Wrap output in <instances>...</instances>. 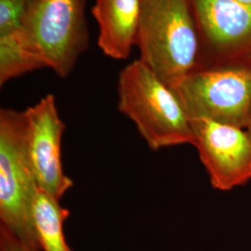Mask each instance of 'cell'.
Instances as JSON below:
<instances>
[{
	"label": "cell",
	"mask_w": 251,
	"mask_h": 251,
	"mask_svg": "<svg viewBox=\"0 0 251 251\" xmlns=\"http://www.w3.org/2000/svg\"><path fill=\"white\" fill-rule=\"evenodd\" d=\"M140 59L172 90L198 69L200 36L191 0H142Z\"/></svg>",
	"instance_id": "6da1fadb"
},
{
	"label": "cell",
	"mask_w": 251,
	"mask_h": 251,
	"mask_svg": "<svg viewBox=\"0 0 251 251\" xmlns=\"http://www.w3.org/2000/svg\"><path fill=\"white\" fill-rule=\"evenodd\" d=\"M118 110L134 123L152 150L193 144L194 131L176 92L141 60L121 70Z\"/></svg>",
	"instance_id": "7a4b0ae2"
},
{
	"label": "cell",
	"mask_w": 251,
	"mask_h": 251,
	"mask_svg": "<svg viewBox=\"0 0 251 251\" xmlns=\"http://www.w3.org/2000/svg\"><path fill=\"white\" fill-rule=\"evenodd\" d=\"M38 190L27 150L25 111L0 110V225L31 251L41 248L33 222Z\"/></svg>",
	"instance_id": "3957f363"
},
{
	"label": "cell",
	"mask_w": 251,
	"mask_h": 251,
	"mask_svg": "<svg viewBox=\"0 0 251 251\" xmlns=\"http://www.w3.org/2000/svg\"><path fill=\"white\" fill-rule=\"evenodd\" d=\"M86 0H28L22 33L44 68L68 76L90 43Z\"/></svg>",
	"instance_id": "277c9868"
},
{
	"label": "cell",
	"mask_w": 251,
	"mask_h": 251,
	"mask_svg": "<svg viewBox=\"0 0 251 251\" xmlns=\"http://www.w3.org/2000/svg\"><path fill=\"white\" fill-rule=\"evenodd\" d=\"M191 120L247 129L251 122V63L197 69L174 89Z\"/></svg>",
	"instance_id": "5b68a950"
},
{
	"label": "cell",
	"mask_w": 251,
	"mask_h": 251,
	"mask_svg": "<svg viewBox=\"0 0 251 251\" xmlns=\"http://www.w3.org/2000/svg\"><path fill=\"white\" fill-rule=\"evenodd\" d=\"M200 36L198 69L251 63V6L233 0H191Z\"/></svg>",
	"instance_id": "8992f818"
},
{
	"label": "cell",
	"mask_w": 251,
	"mask_h": 251,
	"mask_svg": "<svg viewBox=\"0 0 251 251\" xmlns=\"http://www.w3.org/2000/svg\"><path fill=\"white\" fill-rule=\"evenodd\" d=\"M193 145L213 188L230 191L251 179V137L248 130L209 120H191Z\"/></svg>",
	"instance_id": "52a82bcc"
},
{
	"label": "cell",
	"mask_w": 251,
	"mask_h": 251,
	"mask_svg": "<svg viewBox=\"0 0 251 251\" xmlns=\"http://www.w3.org/2000/svg\"><path fill=\"white\" fill-rule=\"evenodd\" d=\"M27 150L37 187L61 199L73 187L62 164V139L65 125L59 115L56 100L48 94L25 111Z\"/></svg>",
	"instance_id": "ba28073f"
},
{
	"label": "cell",
	"mask_w": 251,
	"mask_h": 251,
	"mask_svg": "<svg viewBox=\"0 0 251 251\" xmlns=\"http://www.w3.org/2000/svg\"><path fill=\"white\" fill-rule=\"evenodd\" d=\"M91 11L102 53L114 60L128 58L136 47L142 0H95Z\"/></svg>",
	"instance_id": "9c48e42d"
},
{
	"label": "cell",
	"mask_w": 251,
	"mask_h": 251,
	"mask_svg": "<svg viewBox=\"0 0 251 251\" xmlns=\"http://www.w3.org/2000/svg\"><path fill=\"white\" fill-rule=\"evenodd\" d=\"M60 200L38 189L33 205V222L41 251H72L64 235L63 226L70 211Z\"/></svg>",
	"instance_id": "30bf717a"
},
{
	"label": "cell",
	"mask_w": 251,
	"mask_h": 251,
	"mask_svg": "<svg viewBox=\"0 0 251 251\" xmlns=\"http://www.w3.org/2000/svg\"><path fill=\"white\" fill-rule=\"evenodd\" d=\"M44 68L27 50L22 30L0 35V85Z\"/></svg>",
	"instance_id": "8fae6325"
},
{
	"label": "cell",
	"mask_w": 251,
	"mask_h": 251,
	"mask_svg": "<svg viewBox=\"0 0 251 251\" xmlns=\"http://www.w3.org/2000/svg\"><path fill=\"white\" fill-rule=\"evenodd\" d=\"M28 0H0V35L23 29Z\"/></svg>",
	"instance_id": "7c38bea8"
},
{
	"label": "cell",
	"mask_w": 251,
	"mask_h": 251,
	"mask_svg": "<svg viewBox=\"0 0 251 251\" xmlns=\"http://www.w3.org/2000/svg\"><path fill=\"white\" fill-rule=\"evenodd\" d=\"M0 251H33L9 230L0 225Z\"/></svg>",
	"instance_id": "4fadbf2b"
},
{
	"label": "cell",
	"mask_w": 251,
	"mask_h": 251,
	"mask_svg": "<svg viewBox=\"0 0 251 251\" xmlns=\"http://www.w3.org/2000/svg\"><path fill=\"white\" fill-rule=\"evenodd\" d=\"M234 2L240 3L243 5H248V6H251V0H233Z\"/></svg>",
	"instance_id": "5bb4252c"
},
{
	"label": "cell",
	"mask_w": 251,
	"mask_h": 251,
	"mask_svg": "<svg viewBox=\"0 0 251 251\" xmlns=\"http://www.w3.org/2000/svg\"><path fill=\"white\" fill-rule=\"evenodd\" d=\"M247 130H248V132H249V134L251 135V124H250V126H249V127L247 128Z\"/></svg>",
	"instance_id": "9a60e30c"
}]
</instances>
